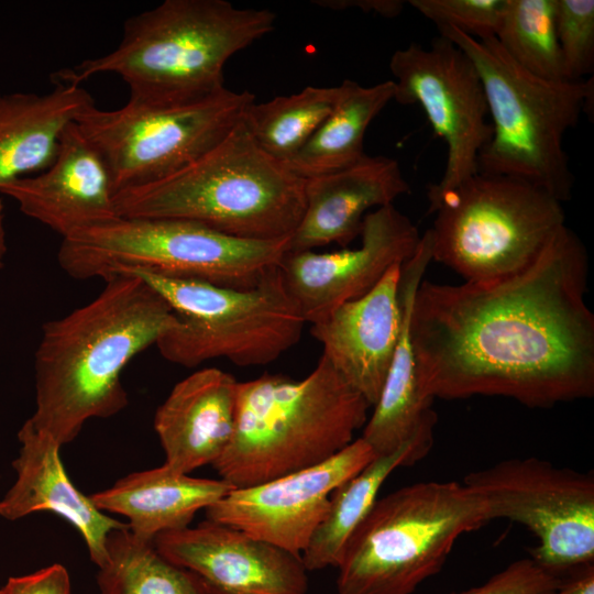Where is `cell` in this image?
<instances>
[{
	"label": "cell",
	"instance_id": "1",
	"mask_svg": "<svg viewBox=\"0 0 594 594\" xmlns=\"http://www.w3.org/2000/svg\"><path fill=\"white\" fill-rule=\"evenodd\" d=\"M588 257L563 226L524 270L459 285L421 280L409 330L430 399L504 396L547 408L594 395Z\"/></svg>",
	"mask_w": 594,
	"mask_h": 594
},
{
	"label": "cell",
	"instance_id": "2",
	"mask_svg": "<svg viewBox=\"0 0 594 594\" xmlns=\"http://www.w3.org/2000/svg\"><path fill=\"white\" fill-rule=\"evenodd\" d=\"M89 302L43 324L35 351V411L29 418L61 446L91 418L127 407L128 363L178 322V315L140 276L117 273Z\"/></svg>",
	"mask_w": 594,
	"mask_h": 594
},
{
	"label": "cell",
	"instance_id": "3",
	"mask_svg": "<svg viewBox=\"0 0 594 594\" xmlns=\"http://www.w3.org/2000/svg\"><path fill=\"white\" fill-rule=\"evenodd\" d=\"M276 15L227 0H165L130 16L119 45L102 56L59 70L55 81L80 82L118 75L130 97L182 101L224 87L223 68L238 52L274 30Z\"/></svg>",
	"mask_w": 594,
	"mask_h": 594
},
{
	"label": "cell",
	"instance_id": "4",
	"mask_svg": "<svg viewBox=\"0 0 594 594\" xmlns=\"http://www.w3.org/2000/svg\"><path fill=\"white\" fill-rule=\"evenodd\" d=\"M370 407L323 355L301 380L239 382L234 433L212 466L234 488L315 466L353 441Z\"/></svg>",
	"mask_w": 594,
	"mask_h": 594
},
{
	"label": "cell",
	"instance_id": "5",
	"mask_svg": "<svg viewBox=\"0 0 594 594\" xmlns=\"http://www.w3.org/2000/svg\"><path fill=\"white\" fill-rule=\"evenodd\" d=\"M242 119L184 168L117 193L118 215L186 220L241 239H288L305 211L306 180L265 153Z\"/></svg>",
	"mask_w": 594,
	"mask_h": 594
},
{
	"label": "cell",
	"instance_id": "6",
	"mask_svg": "<svg viewBox=\"0 0 594 594\" xmlns=\"http://www.w3.org/2000/svg\"><path fill=\"white\" fill-rule=\"evenodd\" d=\"M473 62L483 84L492 134L479 172L530 183L557 198H571L574 177L563 148L565 133L593 103V76L552 81L517 65L495 37L475 38L453 28L438 29Z\"/></svg>",
	"mask_w": 594,
	"mask_h": 594
},
{
	"label": "cell",
	"instance_id": "7",
	"mask_svg": "<svg viewBox=\"0 0 594 594\" xmlns=\"http://www.w3.org/2000/svg\"><path fill=\"white\" fill-rule=\"evenodd\" d=\"M463 482H418L376 499L339 563V594H413L439 573L454 543L488 522Z\"/></svg>",
	"mask_w": 594,
	"mask_h": 594
},
{
	"label": "cell",
	"instance_id": "8",
	"mask_svg": "<svg viewBox=\"0 0 594 594\" xmlns=\"http://www.w3.org/2000/svg\"><path fill=\"white\" fill-rule=\"evenodd\" d=\"M288 239H241L177 219L119 218L63 239L57 261L81 280L144 271L248 289L279 265Z\"/></svg>",
	"mask_w": 594,
	"mask_h": 594
},
{
	"label": "cell",
	"instance_id": "9",
	"mask_svg": "<svg viewBox=\"0 0 594 594\" xmlns=\"http://www.w3.org/2000/svg\"><path fill=\"white\" fill-rule=\"evenodd\" d=\"M120 273L140 276L178 315L155 345L165 360L185 367L220 358L242 367L268 364L299 341L306 323L279 265L248 289L144 271Z\"/></svg>",
	"mask_w": 594,
	"mask_h": 594
},
{
	"label": "cell",
	"instance_id": "10",
	"mask_svg": "<svg viewBox=\"0 0 594 594\" xmlns=\"http://www.w3.org/2000/svg\"><path fill=\"white\" fill-rule=\"evenodd\" d=\"M562 202L521 179L476 173L440 201L429 229L432 261L465 282H486L531 264L565 226Z\"/></svg>",
	"mask_w": 594,
	"mask_h": 594
},
{
	"label": "cell",
	"instance_id": "11",
	"mask_svg": "<svg viewBox=\"0 0 594 594\" xmlns=\"http://www.w3.org/2000/svg\"><path fill=\"white\" fill-rule=\"evenodd\" d=\"M254 101L252 92L226 86L182 101L130 97L112 110L94 103L75 124L102 157L117 194L167 177L202 156L238 125Z\"/></svg>",
	"mask_w": 594,
	"mask_h": 594
},
{
	"label": "cell",
	"instance_id": "12",
	"mask_svg": "<svg viewBox=\"0 0 594 594\" xmlns=\"http://www.w3.org/2000/svg\"><path fill=\"white\" fill-rule=\"evenodd\" d=\"M488 520L509 519L538 539L531 559L562 579L594 563V476L537 457L512 458L469 473Z\"/></svg>",
	"mask_w": 594,
	"mask_h": 594
},
{
	"label": "cell",
	"instance_id": "13",
	"mask_svg": "<svg viewBox=\"0 0 594 594\" xmlns=\"http://www.w3.org/2000/svg\"><path fill=\"white\" fill-rule=\"evenodd\" d=\"M389 69L394 100L419 105L433 131L447 145L443 175L428 189L429 212L479 173V157L492 134L480 75L471 58L440 36L429 47L410 44L394 52Z\"/></svg>",
	"mask_w": 594,
	"mask_h": 594
},
{
	"label": "cell",
	"instance_id": "14",
	"mask_svg": "<svg viewBox=\"0 0 594 594\" xmlns=\"http://www.w3.org/2000/svg\"><path fill=\"white\" fill-rule=\"evenodd\" d=\"M376 454L362 439L315 466L233 488L206 508V517L300 556L322 521L331 493Z\"/></svg>",
	"mask_w": 594,
	"mask_h": 594
},
{
	"label": "cell",
	"instance_id": "15",
	"mask_svg": "<svg viewBox=\"0 0 594 594\" xmlns=\"http://www.w3.org/2000/svg\"><path fill=\"white\" fill-rule=\"evenodd\" d=\"M360 234L356 249L287 251L283 256V279L306 322L316 323L367 294L393 265L404 264L415 254L421 238L394 205L366 213Z\"/></svg>",
	"mask_w": 594,
	"mask_h": 594
},
{
	"label": "cell",
	"instance_id": "16",
	"mask_svg": "<svg viewBox=\"0 0 594 594\" xmlns=\"http://www.w3.org/2000/svg\"><path fill=\"white\" fill-rule=\"evenodd\" d=\"M153 543L189 571L206 594H306L301 557L241 530L206 519L157 535Z\"/></svg>",
	"mask_w": 594,
	"mask_h": 594
},
{
	"label": "cell",
	"instance_id": "17",
	"mask_svg": "<svg viewBox=\"0 0 594 594\" xmlns=\"http://www.w3.org/2000/svg\"><path fill=\"white\" fill-rule=\"evenodd\" d=\"M0 194L62 240L121 218L108 167L75 122L64 131L44 170L0 185Z\"/></svg>",
	"mask_w": 594,
	"mask_h": 594
},
{
	"label": "cell",
	"instance_id": "18",
	"mask_svg": "<svg viewBox=\"0 0 594 594\" xmlns=\"http://www.w3.org/2000/svg\"><path fill=\"white\" fill-rule=\"evenodd\" d=\"M402 266L393 265L367 294L310 328L322 355L371 407L380 397L402 332Z\"/></svg>",
	"mask_w": 594,
	"mask_h": 594
},
{
	"label": "cell",
	"instance_id": "19",
	"mask_svg": "<svg viewBox=\"0 0 594 594\" xmlns=\"http://www.w3.org/2000/svg\"><path fill=\"white\" fill-rule=\"evenodd\" d=\"M18 439L20 451L12 462L16 480L0 501V516L16 520L37 512L54 513L78 530L91 560L101 566L109 534L128 524L105 515L75 487L59 457L62 446L48 432L28 419Z\"/></svg>",
	"mask_w": 594,
	"mask_h": 594
},
{
	"label": "cell",
	"instance_id": "20",
	"mask_svg": "<svg viewBox=\"0 0 594 594\" xmlns=\"http://www.w3.org/2000/svg\"><path fill=\"white\" fill-rule=\"evenodd\" d=\"M408 191L398 162L382 155L365 154L346 168L306 179L305 211L288 251L345 246L361 233L367 210L393 205Z\"/></svg>",
	"mask_w": 594,
	"mask_h": 594
},
{
	"label": "cell",
	"instance_id": "21",
	"mask_svg": "<svg viewBox=\"0 0 594 594\" xmlns=\"http://www.w3.org/2000/svg\"><path fill=\"white\" fill-rule=\"evenodd\" d=\"M238 386L230 373L206 367L173 387L154 416L164 464L189 474L221 457L234 433Z\"/></svg>",
	"mask_w": 594,
	"mask_h": 594
},
{
	"label": "cell",
	"instance_id": "22",
	"mask_svg": "<svg viewBox=\"0 0 594 594\" xmlns=\"http://www.w3.org/2000/svg\"><path fill=\"white\" fill-rule=\"evenodd\" d=\"M431 261V237L427 230L421 235L415 254L402 266V332L380 397L361 437L376 455L389 454L399 449L433 411V400L428 398L420 387L409 330L414 297Z\"/></svg>",
	"mask_w": 594,
	"mask_h": 594
},
{
	"label": "cell",
	"instance_id": "23",
	"mask_svg": "<svg viewBox=\"0 0 594 594\" xmlns=\"http://www.w3.org/2000/svg\"><path fill=\"white\" fill-rule=\"evenodd\" d=\"M94 103L80 85L64 81L44 94L0 91V185L44 170L64 131Z\"/></svg>",
	"mask_w": 594,
	"mask_h": 594
},
{
	"label": "cell",
	"instance_id": "24",
	"mask_svg": "<svg viewBox=\"0 0 594 594\" xmlns=\"http://www.w3.org/2000/svg\"><path fill=\"white\" fill-rule=\"evenodd\" d=\"M233 488L221 479L193 477L164 464L131 473L89 498L99 510L127 517L134 536L153 541L162 532L188 527L197 512Z\"/></svg>",
	"mask_w": 594,
	"mask_h": 594
},
{
	"label": "cell",
	"instance_id": "25",
	"mask_svg": "<svg viewBox=\"0 0 594 594\" xmlns=\"http://www.w3.org/2000/svg\"><path fill=\"white\" fill-rule=\"evenodd\" d=\"M436 422L433 411L399 449L376 455L360 472L334 488L326 516L300 554L308 572L339 565L349 539L376 502L386 479L397 468L414 465L429 453Z\"/></svg>",
	"mask_w": 594,
	"mask_h": 594
},
{
	"label": "cell",
	"instance_id": "26",
	"mask_svg": "<svg viewBox=\"0 0 594 594\" xmlns=\"http://www.w3.org/2000/svg\"><path fill=\"white\" fill-rule=\"evenodd\" d=\"M341 86L342 94L332 112L300 151L284 163L305 180L360 161L365 155L363 141L369 125L394 100L393 80L365 87L345 79Z\"/></svg>",
	"mask_w": 594,
	"mask_h": 594
},
{
	"label": "cell",
	"instance_id": "27",
	"mask_svg": "<svg viewBox=\"0 0 594 594\" xmlns=\"http://www.w3.org/2000/svg\"><path fill=\"white\" fill-rule=\"evenodd\" d=\"M97 575L100 594H206L196 576L127 527L112 530Z\"/></svg>",
	"mask_w": 594,
	"mask_h": 594
},
{
	"label": "cell",
	"instance_id": "28",
	"mask_svg": "<svg viewBox=\"0 0 594 594\" xmlns=\"http://www.w3.org/2000/svg\"><path fill=\"white\" fill-rule=\"evenodd\" d=\"M341 94V84L333 87L308 86L297 94L260 103L254 101L242 121L265 153L286 163L332 112Z\"/></svg>",
	"mask_w": 594,
	"mask_h": 594
},
{
	"label": "cell",
	"instance_id": "29",
	"mask_svg": "<svg viewBox=\"0 0 594 594\" xmlns=\"http://www.w3.org/2000/svg\"><path fill=\"white\" fill-rule=\"evenodd\" d=\"M495 38L530 74L568 81L557 36L556 0H508Z\"/></svg>",
	"mask_w": 594,
	"mask_h": 594
},
{
	"label": "cell",
	"instance_id": "30",
	"mask_svg": "<svg viewBox=\"0 0 594 594\" xmlns=\"http://www.w3.org/2000/svg\"><path fill=\"white\" fill-rule=\"evenodd\" d=\"M557 36L568 81L594 68V1L556 0Z\"/></svg>",
	"mask_w": 594,
	"mask_h": 594
},
{
	"label": "cell",
	"instance_id": "31",
	"mask_svg": "<svg viewBox=\"0 0 594 594\" xmlns=\"http://www.w3.org/2000/svg\"><path fill=\"white\" fill-rule=\"evenodd\" d=\"M508 0H410L438 29L450 26L475 38L495 37Z\"/></svg>",
	"mask_w": 594,
	"mask_h": 594
},
{
	"label": "cell",
	"instance_id": "32",
	"mask_svg": "<svg viewBox=\"0 0 594 594\" xmlns=\"http://www.w3.org/2000/svg\"><path fill=\"white\" fill-rule=\"evenodd\" d=\"M561 581L531 558H525L512 562L481 585L450 594H548Z\"/></svg>",
	"mask_w": 594,
	"mask_h": 594
},
{
	"label": "cell",
	"instance_id": "33",
	"mask_svg": "<svg viewBox=\"0 0 594 594\" xmlns=\"http://www.w3.org/2000/svg\"><path fill=\"white\" fill-rule=\"evenodd\" d=\"M0 594H72L67 570L58 563L33 573L12 576L0 587Z\"/></svg>",
	"mask_w": 594,
	"mask_h": 594
},
{
	"label": "cell",
	"instance_id": "34",
	"mask_svg": "<svg viewBox=\"0 0 594 594\" xmlns=\"http://www.w3.org/2000/svg\"><path fill=\"white\" fill-rule=\"evenodd\" d=\"M314 3L333 10L359 8L365 12L374 11L388 18L399 14L404 7V2L397 0H316Z\"/></svg>",
	"mask_w": 594,
	"mask_h": 594
},
{
	"label": "cell",
	"instance_id": "35",
	"mask_svg": "<svg viewBox=\"0 0 594 594\" xmlns=\"http://www.w3.org/2000/svg\"><path fill=\"white\" fill-rule=\"evenodd\" d=\"M548 594H594V563L562 578L559 586Z\"/></svg>",
	"mask_w": 594,
	"mask_h": 594
},
{
	"label": "cell",
	"instance_id": "36",
	"mask_svg": "<svg viewBox=\"0 0 594 594\" xmlns=\"http://www.w3.org/2000/svg\"><path fill=\"white\" fill-rule=\"evenodd\" d=\"M7 253V238H6V228H4V212L3 204L0 199V270L3 266V260Z\"/></svg>",
	"mask_w": 594,
	"mask_h": 594
}]
</instances>
